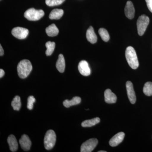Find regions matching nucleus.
<instances>
[{
	"mask_svg": "<svg viewBox=\"0 0 152 152\" xmlns=\"http://www.w3.org/2000/svg\"><path fill=\"white\" fill-rule=\"evenodd\" d=\"M32 65L29 60L25 59L20 61L17 67L18 75L20 78H26L32 70Z\"/></svg>",
	"mask_w": 152,
	"mask_h": 152,
	"instance_id": "nucleus-1",
	"label": "nucleus"
},
{
	"mask_svg": "<svg viewBox=\"0 0 152 152\" xmlns=\"http://www.w3.org/2000/svg\"><path fill=\"white\" fill-rule=\"evenodd\" d=\"M126 59L129 65L133 69L138 67L139 63L135 50L131 46L127 48L125 52Z\"/></svg>",
	"mask_w": 152,
	"mask_h": 152,
	"instance_id": "nucleus-2",
	"label": "nucleus"
},
{
	"mask_svg": "<svg viewBox=\"0 0 152 152\" xmlns=\"http://www.w3.org/2000/svg\"><path fill=\"white\" fill-rule=\"evenodd\" d=\"M56 136L54 131L53 130H49L46 133L44 138V145L46 149H52L56 144Z\"/></svg>",
	"mask_w": 152,
	"mask_h": 152,
	"instance_id": "nucleus-3",
	"label": "nucleus"
},
{
	"mask_svg": "<svg viewBox=\"0 0 152 152\" xmlns=\"http://www.w3.org/2000/svg\"><path fill=\"white\" fill-rule=\"evenodd\" d=\"M45 12L42 10H37L31 8L25 12L24 17L30 21H37L42 18Z\"/></svg>",
	"mask_w": 152,
	"mask_h": 152,
	"instance_id": "nucleus-4",
	"label": "nucleus"
},
{
	"mask_svg": "<svg viewBox=\"0 0 152 152\" xmlns=\"http://www.w3.org/2000/svg\"><path fill=\"white\" fill-rule=\"evenodd\" d=\"M149 18L145 15L139 17L137 20V28L138 33L140 36H142L146 30L147 27L149 23Z\"/></svg>",
	"mask_w": 152,
	"mask_h": 152,
	"instance_id": "nucleus-5",
	"label": "nucleus"
},
{
	"mask_svg": "<svg viewBox=\"0 0 152 152\" xmlns=\"http://www.w3.org/2000/svg\"><path fill=\"white\" fill-rule=\"evenodd\" d=\"M98 143L97 139L92 138L88 140L82 144L80 152H91L94 149Z\"/></svg>",
	"mask_w": 152,
	"mask_h": 152,
	"instance_id": "nucleus-6",
	"label": "nucleus"
},
{
	"mask_svg": "<svg viewBox=\"0 0 152 152\" xmlns=\"http://www.w3.org/2000/svg\"><path fill=\"white\" fill-rule=\"evenodd\" d=\"M12 35L19 39H23L27 37L29 34V31L26 28H14L12 31Z\"/></svg>",
	"mask_w": 152,
	"mask_h": 152,
	"instance_id": "nucleus-7",
	"label": "nucleus"
},
{
	"mask_svg": "<svg viewBox=\"0 0 152 152\" xmlns=\"http://www.w3.org/2000/svg\"><path fill=\"white\" fill-rule=\"evenodd\" d=\"M127 92L128 98L132 104H134L136 102L135 93L134 91L132 83L131 81H127L126 83Z\"/></svg>",
	"mask_w": 152,
	"mask_h": 152,
	"instance_id": "nucleus-8",
	"label": "nucleus"
},
{
	"mask_svg": "<svg viewBox=\"0 0 152 152\" xmlns=\"http://www.w3.org/2000/svg\"><path fill=\"white\" fill-rule=\"evenodd\" d=\"M78 70L80 73L84 76H88L91 75V69L88 64L86 61L83 60L79 63Z\"/></svg>",
	"mask_w": 152,
	"mask_h": 152,
	"instance_id": "nucleus-9",
	"label": "nucleus"
},
{
	"mask_svg": "<svg viewBox=\"0 0 152 152\" xmlns=\"http://www.w3.org/2000/svg\"><path fill=\"white\" fill-rule=\"evenodd\" d=\"M125 133L123 132L118 133L110 140L109 144L112 147H115L121 143L124 138Z\"/></svg>",
	"mask_w": 152,
	"mask_h": 152,
	"instance_id": "nucleus-10",
	"label": "nucleus"
},
{
	"mask_svg": "<svg viewBox=\"0 0 152 152\" xmlns=\"http://www.w3.org/2000/svg\"><path fill=\"white\" fill-rule=\"evenodd\" d=\"M21 147L24 151H28L30 149L31 142L28 137L27 135L23 134L19 140Z\"/></svg>",
	"mask_w": 152,
	"mask_h": 152,
	"instance_id": "nucleus-11",
	"label": "nucleus"
},
{
	"mask_svg": "<svg viewBox=\"0 0 152 152\" xmlns=\"http://www.w3.org/2000/svg\"><path fill=\"white\" fill-rule=\"evenodd\" d=\"M135 10L133 3L131 1H128L125 6V14L129 19H132L134 16Z\"/></svg>",
	"mask_w": 152,
	"mask_h": 152,
	"instance_id": "nucleus-12",
	"label": "nucleus"
},
{
	"mask_svg": "<svg viewBox=\"0 0 152 152\" xmlns=\"http://www.w3.org/2000/svg\"><path fill=\"white\" fill-rule=\"evenodd\" d=\"M104 99L107 103L113 104L116 102L117 98L115 94L112 92L111 90L107 89L104 92Z\"/></svg>",
	"mask_w": 152,
	"mask_h": 152,
	"instance_id": "nucleus-13",
	"label": "nucleus"
},
{
	"mask_svg": "<svg viewBox=\"0 0 152 152\" xmlns=\"http://www.w3.org/2000/svg\"><path fill=\"white\" fill-rule=\"evenodd\" d=\"M86 38L88 41L91 44H95L96 42L97 37L95 34L92 26H90L87 30Z\"/></svg>",
	"mask_w": 152,
	"mask_h": 152,
	"instance_id": "nucleus-14",
	"label": "nucleus"
},
{
	"mask_svg": "<svg viewBox=\"0 0 152 152\" xmlns=\"http://www.w3.org/2000/svg\"><path fill=\"white\" fill-rule=\"evenodd\" d=\"M7 142L11 151L13 152L16 151L18 149V145L15 136L13 135H10L9 136L7 139Z\"/></svg>",
	"mask_w": 152,
	"mask_h": 152,
	"instance_id": "nucleus-15",
	"label": "nucleus"
},
{
	"mask_svg": "<svg viewBox=\"0 0 152 152\" xmlns=\"http://www.w3.org/2000/svg\"><path fill=\"white\" fill-rule=\"evenodd\" d=\"M65 66V61L64 56L62 54H60L59 55L56 64V67L57 69L60 72L63 73L64 72Z\"/></svg>",
	"mask_w": 152,
	"mask_h": 152,
	"instance_id": "nucleus-16",
	"label": "nucleus"
},
{
	"mask_svg": "<svg viewBox=\"0 0 152 152\" xmlns=\"http://www.w3.org/2000/svg\"><path fill=\"white\" fill-rule=\"evenodd\" d=\"M46 32L49 37H53L58 34L59 30L54 24L49 26L46 28Z\"/></svg>",
	"mask_w": 152,
	"mask_h": 152,
	"instance_id": "nucleus-17",
	"label": "nucleus"
},
{
	"mask_svg": "<svg viewBox=\"0 0 152 152\" xmlns=\"http://www.w3.org/2000/svg\"><path fill=\"white\" fill-rule=\"evenodd\" d=\"M81 99L80 97H74L71 100H65L63 102V105L66 107L69 108L72 106L78 104L81 102Z\"/></svg>",
	"mask_w": 152,
	"mask_h": 152,
	"instance_id": "nucleus-18",
	"label": "nucleus"
},
{
	"mask_svg": "<svg viewBox=\"0 0 152 152\" xmlns=\"http://www.w3.org/2000/svg\"><path fill=\"white\" fill-rule=\"evenodd\" d=\"M63 10L61 9H54L51 11L49 15V18L51 20H58L63 16Z\"/></svg>",
	"mask_w": 152,
	"mask_h": 152,
	"instance_id": "nucleus-19",
	"label": "nucleus"
},
{
	"mask_svg": "<svg viewBox=\"0 0 152 152\" xmlns=\"http://www.w3.org/2000/svg\"><path fill=\"white\" fill-rule=\"evenodd\" d=\"M100 122V119L97 117L91 120H87L84 121L81 125L83 127H90L99 124Z\"/></svg>",
	"mask_w": 152,
	"mask_h": 152,
	"instance_id": "nucleus-20",
	"label": "nucleus"
},
{
	"mask_svg": "<svg viewBox=\"0 0 152 152\" xmlns=\"http://www.w3.org/2000/svg\"><path fill=\"white\" fill-rule=\"evenodd\" d=\"M11 105L15 110L19 111L21 107L20 97L18 96H16L12 101Z\"/></svg>",
	"mask_w": 152,
	"mask_h": 152,
	"instance_id": "nucleus-21",
	"label": "nucleus"
},
{
	"mask_svg": "<svg viewBox=\"0 0 152 152\" xmlns=\"http://www.w3.org/2000/svg\"><path fill=\"white\" fill-rule=\"evenodd\" d=\"M45 46L47 48V50L45 52L46 55L47 56H51L54 50L56 44L54 42L48 41L46 43Z\"/></svg>",
	"mask_w": 152,
	"mask_h": 152,
	"instance_id": "nucleus-22",
	"label": "nucleus"
},
{
	"mask_svg": "<svg viewBox=\"0 0 152 152\" xmlns=\"http://www.w3.org/2000/svg\"><path fill=\"white\" fill-rule=\"evenodd\" d=\"M143 92L147 96H152V83L151 82L145 83L143 88Z\"/></svg>",
	"mask_w": 152,
	"mask_h": 152,
	"instance_id": "nucleus-23",
	"label": "nucleus"
},
{
	"mask_svg": "<svg viewBox=\"0 0 152 152\" xmlns=\"http://www.w3.org/2000/svg\"><path fill=\"white\" fill-rule=\"evenodd\" d=\"M99 33L102 39L104 42H108L110 40V35L107 31L104 28H101L99 30Z\"/></svg>",
	"mask_w": 152,
	"mask_h": 152,
	"instance_id": "nucleus-24",
	"label": "nucleus"
},
{
	"mask_svg": "<svg viewBox=\"0 0 152 152\" xmlns=\"http://www.w3.org/2000/svg\"><path fill=\"white\" fill-rule=\"evenodd\" d=\"M65 0H46L45 3L49 7L58 6L62 4Z\"/></svg>",
	"mask_w": 152,
	"mask_h": 152,
	"instance_id": "nucleus-25",
	"label": "nucleus"
},
{
	"mask_svg": "<svg viewBox=\"0 0 152 152\" xmlns=\"http://www.w3.org/2000/svg\"><path fill=\"white\" fill-rule=\"evenodd\" d=\"M36 102V99L33 96H30L28 99L27 108L28 110H31L33 108L34 103Z\"/></svg>",
	"mask_w": 152,
	"mask_h": 152,
	"instance_id": "nucleus-26",
	"label": "nucleus"
},
{
	"mask_svg": "<svg viewBox=\"0 0 152 152\" xmlns=\"http://www.w3.org/2000/svg\"><path fill=\"white\" fill-rule=\"evenodd\" d=\"M145 1L148 8L152 13V0H145Z\"/></svg>",
	"mask_w": 152,
	"mask_h": 152,
	"instance_id": "nucleus-27",
	"label": "nucleus"
},
{
	"mask_svg": "<svg viewBox=\"0 0 152 152\" xmlns=\"http://www.w3.org/2000/svg\"><path fill=\"white\" fill-rule=\"evenodd\" d=\"M4 54V51L3 50V48L2 47V46L0 45V56H3Z\"/></svg>",
	"mask_w": 152,
	"mask_h": 152,
	"instance_id": "nucleus-28",
	"label": "nucleus"
},
{
	"mask_svg": "<svg viewBox=\"0 0 152 152\" xmlns=\"http://www.w3.org/2000/svg\"><path fill=\"white\" fill-rule=\"evenodd\" d=\"M5 75V72L2 69H0V77L2 78L4 75Z\"/></svg>",
	"mask_w": 152,
	"mask_h": 152,
	"instance_id": "nucleus-29",
	"label": "nucleus"
},
{
	"mask_svg": "<svg viewBox=\"0 0 152 152\" xmlns=\"http://www.w3.org/2000/svg\"><path fill=\"white\" fill-rule=\"evenodd\" d=\"M98 152H107V151H99Z\"/></svg>",
	"mask_w": 152,
	"mask_h": 152,
	"instance_id": "nucleus-30",
	"label": "nucleus"
}]
</instances>
